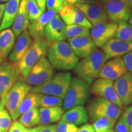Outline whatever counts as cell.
Returning a JSON list of instances; mask_svg holds the SVG:
<instances>
[{
	"label": "cell",
	"mask_w": 132,
	"mask_h": 132,
	"mask_svg": "<svg viewBox=\"0 0 132 132\" xmlns=\"http://www.w3.org/2000/svg\"><path fill=\"white\" fill-rule=\"evenodd\" d=\"M114 85L123 106L130 105L132 103V73L127 72L116 80Z\"/></svg>",
	"instance_id": "19"
},
{
	"label": "cell",
	"mask_w": 132,
	"mask_h": 132,
	"mask_svg": "<svg viewBox=\"0 0 132 132\" xmlns=\"http://www.w3.org/2000/svg\"><path fill=\"white\" fill-rule=\"evenodd\" d=\"M57 12L54 10H47L42 14L39 19L29 23L28 31L34 40L45 38L44 29L49 21L54 17Z\"/></svg>",
	"instance_id": "21"
},
{
	"label": "cell",
	"mask_w": 132,
	"mask_h": 132,
	"mask_svg": "<svg viewBox=\"0 0 132 132\" xmlns=\"http://www.w3.org/2000/svg\"><path fill=\"white\" fill-rule=\"evenodd\" d=\"M122 59L127 70L132 73V51L125 54Z\"/></svg>",
	"instance_id": "40"
},
{
	"label": "cell",
	"mask_w": 132,
	"mask_h": 132,
	"mask_svg": "<svg viewBox=\"0 0 132 132\" xmlns=\"http://www.w3.org/2000/svg\"><path fill=\"white\" fill-rule=\"evenodd\" d=\"M63 99L54 95L42 94H40L39 97V106L41 108L47 107L61 106L63 104Z\"/></svg>",
	"instance_id": "33"
},
{
	"label": "cell",
	"mask_w": 132,
	"mask_h": 132,
	"mask_svg": "<svg viewBox=\"0 0 132 132\" xmlns=\"http://www.w3.org/2000/svg\"><path fill=\"white\" fill-rule=\"evenodd\" d=\"M77 3H79V4H96V3H99V1L98 0H77Z\"/></svg>",
	"instance_id": "44"
},
{
	"label": "cell",
	"mask_w": 132,
	"mask_h": 132,
	"mask_svg": "<svg viewBox=\"0 0 132 132\" xmlns=\"http://www.w3.org/2000/svg\"><path fill=\"white\" fill-rule=\"evenodd\" d=\"M128 72L123 59L120 57L113 58L105 62L101 69L98 78L116 80Z\"/></svg>",
	"instance_id": "16"
},
{
	"label": "cell",
	"mask_w": 132,
	"mask_h": 132,
	"mask_svg": "<svg viewBox=\"0 0 132 132\" xmlns=\"http://www.w3.org/2000/svg\"><path fill=\"white\" fill-rule=\"evenodd\" d=\"M4 98L0 102V132H7L11 124V116L5 109Z\"/></svg>",
	"instance_id": "32"
},
{
	"label": "cell",
	"mask_w": 132,
	"mask_h": 132,
	"mask_svg": "<svg viewBox=\"0 0 132 132\" xmlns=\"http://www.w3.org/2000/svg\"><path fill=\"white\" fill-rule=\"evenodd\" d=\"M130 132H132V130H131V131H130Z\"/></svg>",
	"instance_id": "54"
},
{
	"label": "cell",
	"mask_w": 132,
	"mask_h": 132,
	"mask_svg": "<svg viewBox=\"0 0 132 132\" xmlns=\"http://www.w3.org/2000/svg\"><path fill=\"white\" fill-rule=\"evenodd\" d=\"M74 6L83 13L92 25L108 21V18L106 13L100 3L96 4L77 3L74 4Z\"/></svg>",
	"instance_id": "18"
},
{
	"label": "cell",
	"mask_w": 132,
	"mask_h": 132,
	"mask_svg": "<svg viewBox=\"0 0 132 132\" xmlns=\"http://www.w3.org/2000/svg\"><path fill=\"white\" fill-rule=\"evenodd\" d=\"M118 23L111 21L98 23L92 28L90 36L97 47L103 45L115 37Z\"/></svg>",
	"instance_id": "11"
},
{
	"label": "cell",
	"mask_w": 132,
	"mask_h": 132,
	"mask_svg": "<svg viewBox=\"0 0 132 132\" xmlns=\"http://www.w3.org/2000/svg\"><path fill=\"white\" fill-rule=\"evenodd\" d=\"M101 4L111 21L118 23L119 21H127L129 20L132 9L121 0H109Z\"/></svg>",
	"instance_id": "12"
},
{
	"label": "cell",
	"mask_w": 132,
	"mask_h": 132,
	"mask_svg": "<svg viewBox=\"0 0 132 132\" xmlns=\"http://www.w3.org/2000/svg\"><path fill=\"white\" fill-rule=\"evenodd\" d=\"M26 11L29 20L31 21V23L34 22L39 19L43 14L35 0H27Z\"/></svg>",
	"instance_id": "34"
},
{
	"label": "cell",
	"mask_w": 132,
	"mask_h": 132,
	"mask_svg": "<svg viewBox=\"0 0 132 132\" xmlns=\"http://www.w3.org/2000/svg\"><path fill=\"white\" fill-rule=\"evenodd\" d=\"M120 119L127 125L130 128V131H131L132 130V106L125 109V111L122 113Z\"/></svg>",
	"instance_id": "36"
},
{
	"label": "cell",
	"mask_w": 132,
	"mask_h": 132,
	"mask_svg": "<svg viewBox=\"0 0 132 132\" xmlns=\"http://www.w3.org/2000/svg\"><path fill=\"white\" fill-rule=\"evenodd\" d=\"M89 85L80 78H72L70 86L64 98L63 110L67 111L78 105L86 103L89 97Z\"/></svg>",
	"instance_id": "5"
},
{
	"label": "cell",
	"mask_w": 132,
	"mask_h": 132,
	"mask_svg": "<svg viewBox=\"0 0 132 132\" xmlns=\"http://www.w3.org/2000/svg\"><path fill=\"white\" fill-rule=\"evenodd\" d=\"M39 97L40 94L32 91L29 92L19 105L15 115L14 120H16L21 115L31 109L39 107Z\"/></svg>",
	"instance_id": "27"
},
{
	"label": "cell",
	"mask_w": 132,
	"mask_h": 132,
	"mask_svg": "<svg viewBox=\"0 0 132 132\" xmlns=\"http://www.w3.org/2000/svg\"><path fill=\"white\" fill-rule=\"evenodd\" d=\"M76 132H95V131L92 125L85 123L81 126L79 128H78V130Z\"/></svg>",
	"instance_id": "42"
},
{
	"label": "cell",
	"mask_w": 132,
	"mask_h": 132,
	"mask_svg": "<svg viewBox=\"0 0 132 132\" xmlns=\"http://www.w3.org/2000/svg\"><path fill=\"white\" fill-rule=\"evenodd\" d=\"M17 63L5 62L0 66V99H4L19 78Z\"/></svg>",
	"instance_id": "9"
},
{
	"label": "cell",
	"mask_w": 132,
	"mask_h": 132,
	"mask_svg": "<svg viewBox=\"0 0 132 132\" xmlns=\"http://www.w3.org/2000/svg\"><path fill=\"white\" fill-rule=\"evenodd\" d=\"M5 6H6V4H4V3H3V4H0V24H1V21H2Z\"/></svg>",
	"instance_id": "45"
},
{
	"label": "cell",
	"mask_w": 132,
	"mask_h": 132,
	"mask_svg": "<svg viewBox=\"0 0 132 132\" xmlns=\"http://www.w3.org/2000/svg\"><path fill=\"white\" fill-rule=\"evenodd\" d=\"M9 0H0V4H3L5 2H7Z\"/></svg>",
	"instance_id": "51"
},
{
	"label": "cell",
	"mask_w": 132,
	"mask_h": 132,
	"mask_svg": "<svg viewBox=\"0 0 132 132\" xmlns=\"http://www.w3.org/2000/svg\"><path fill=\"white\" fill-rule=\"evenodd\" d=\"M53 75L54 67L48 59L43 57L34 65L24 80L29 85L37 86L48 81Z\"/></svg>",
	"instance_id": "8"
},
{
	"label": "cell",
	"mask_w": 132,
	"mask_h": 132,
	"mask_svg": "<svg viewBox=\"0 0 132 132\" xmlns=\"http://www.w3.org/2000/svg\"><path fill=\"white\" fill-rule=\"evenodd\" d=\"M89 29L78 24H70L65 26V37L69 39L71 38L81 37V36H90Z\"/></svg>",
	"instance_id": "29"
},
{
	"label": "cell",
	"mask_w": 132,
	"mask_h": 132,
	"mask_svg": "<svg viewBox=\"0 0 132 132\" xmlns=\"http://www.w3.org/2000/svg\"><path fill=\"white\" fill-rule=\"evenodd\" d=\"M115 37L120 40L132 42V26L127 21H119Z\"/></svg>",
	"instance_id": "30"
},
{
	"label": "cell",
	"mask_w": 132,
	"mask_h": 132,
	"mask_svg": "<svg viewBox=\"0 0 132 132\" xmlns=\"http://www.w3.org/2000/svg\"><path fill=\"white\" fill-rule=\"evenodd\" d=\"M31 89L32 87L23 78H19L5 97L4 106L13 120L19 105Z\"/></svg>",
	"instance_id": "7"
},
{
	"label": "cell",
	"mask_w": 132,
	"mask_h": 132,
	"mask_svg": "<svg viewBox=\"0 0 132 132\" xmlns=\"http://www.w3.org/2000/svg\"><path fill=\"white\" fill-rule=\"evenodd\" d=\"M98 1H99V3H100V4H103V3H105L106 1H109V0H98Z\"/></svg>",
	"instance_id": "50"
},
{
	"label": "cell",
	"mask_w": 132,
	"mask_h": 132,
	"mask_svg": "<svg viewBox=\"0 0 132 132\" xmlns=\"http://www.w3.org/2000/svg\"><path fill=\"white\" fill-rule=\"evenodd\" d=\"M47 53L49 62L57 70H72L79 61L70 46L65 41L55 42L48 46Z\"/></svg>",
	"instance_id": "1"
},
{
	"label": "cell",
	"mask_w": 132,
	"mask_h": 132,
	"mask_svg": "<svg viewBox=\"0 0 132 132\" xmlns=\"http://www.w3.org/2000/svg\"><path fill=\"white\" fill-rule=\"evenodd\" d=\"M72 79V75L69 72H59L45 83L34 86L31 91L42 94L54 95L64 99Z\"/></svg>",
	"instance_id": "4"
},
{
	"label": "cell",
	"mask_w": 132,
	"mask_h": 132,
	"mask_svg": "<svg viewBox=\"0 0 132 132\" xmlns=\"http://www.w3.org/2000/svg\"><path fill=\"white\" fill-rule=\"evenodd\" d=\"M61 1L62 3V5H64L65 3V0H60Z\"/></svg>",
	"instance_id": "53"
},
{
	"label": "cell",
	"mask_w": 132,
	"mask_h": 132,
	"mask_svg": "<svg viewBox=\"0 0 132 132\" xmlns=\"http://www.w3.org/2000/svg\"><path fill=\"white\" fill-rule=\"evenodd\" d=\"M32 43V37L28 30L26 29L18 37L9 57L10 61L18 63L31 47Z\"/></svg>",
	"instance_id": "20"
},
{
	"label": "cell",
	"mask_w": 132,
	"mask_h": 132,
	"mask_svg": "<svg viewBox=\"0 0 132 132\" xmlns=\"http://www.w3.org/2000/svg\"><path fill=\"white\" fill-rule=\"evenodd\" d=\"M102 48L106 60L120 57L132 51V42L115 38L108 41Z\"/></svg>",
	"instance_id": "15"
},
{
	"label": "cell",
	"mask_w": 132,
	"mask_h": 132,
	"mask_svg": "<svg viewBox=\"0 0 132 132\" xmlns=\"http://www.w3.org/2000/svg\"><path fill=\"white\" fill-rule=\"evenodd\" d=\"M62 6V3L60 0H46V7L48 10H54L59 12Z\"/></svg>",
	"instance_id": "37"
},
{
	"label": "cell",
	"mask_w": 132,
	"mask_h": 132,
	"mask_svg": "<svg viewBox=\"0 0 132 132\" xmlns=\"http://www.w3.org/2000/svg\"><path fill=\"white\" fill-rule=\"evenodd\" d=\"M56 124H49L41 125L40 130L38 132H56Z\"/></svg>",
	"instance_id": "41"
},
{
	"label": "cell",
	"mask_w": 132,
	"mask_h": 132,
	"mask_svg": "<svg viewBox=\"0 0 132 132\" xmlns=\"http://www.w3.org/2000/svg\"><path fill=\"white\" fill-rule=\"evenodd\" d=\"M41 125L36 127L35 128H27L26 130L24 132H38L39 130H40Z\"/></svg>",
	"instance_id": "46"
},
{
	"label": "cell",
	"mask_w": 132,
	"mask_h": 132,
	"mask_svg": "<svg viewBox=\"0 0 132 132\" xmlns=\"http://www.w3.org/2000/svg\"><path fill=\"white\" fill-rule=\"evenodd\" d=\"M103 132H116L114 131V130H113V129H111L110 130H108V131H103Z\"/></svg>",
	"instance_id": "52"
},
{
	"label": "cell",
	"mask_w": 132,
	"mask_h": 132,
	"mask_svg": "<svg viewBox=\"0 0 132 132\" xmlns=\"http://www.w3.org/2000/svg\"><path fill=\"white\" fill-rule=\"evenodd\" d=\"M68 44L78 58H84L94 52L97 46L90 36H81L68 39Z\"/></svg>",
	"instance_id": "17"
},
{
	"label": "cell",
	"mask_w": 132,
	"mask_h": 132,
	"mask_svg": "<svg viewBox=\"0 0 132 132\" xmlns=\"http://www.w3.org/2000/svg\"><path fill=\"white\" fill-rule=\"evenodd\" d=\"M87 113L90 120L94 122L102 118L118 119L122 113V110L106 99L97 97L89 102L87 105Z\"/></svg>",
	"instance_id": "6"
},
{
	"label": "cell",
	"mask_w": 132,
	"mask_h": 132,
	"mask_svg": "<svg viewBox=\"0 0 132 132\" xmlns=\"http://www.w3.org/2000/svg\"><path fill=\"white\" fill-rule=\"evenodd\" d=\"M78 130L77 126L72 123L61 120L56 125V132H76Z\"/></svg>",
	"instance_id": "35"
},
{
	"label": "cell",
	"mask_w": 132,
	"mask_h": 132,
	"mask_svg": "<svg viewBox=\"0 0 132 132\" xmlns=\"http://www.w3.org/2000/svg\"><path fill=\"white\" fill-rule=\"evenodd\" d=\"M106 61L102 50L96 49L77 63L75 67V73L78 78L90 85L98 78L99 73Z\"/></svg>",
	"instance_id": "2"
},
{
	"label": "cell",
	"mask_w": 132,
	"mask_h": 132,
	"mask_svg": "<svg viewBox=\"0 0 132 132\" xmlns=\"http://www.w3.org/2000/svg\"><path fill=\"white\" fill-rule=\"evenodd\" d=\"M59 13L61 19L67 25L78 24L89 29L92 28V24L86 19L83 13L74 5H62Z\"/></svg>",
	"instance_id": "14"
},
{
	"label": "cell",
	"mask_w": 132,
	"mask_h": 132,
	"mask_svg": "<svg viewBox=\"0 0 132 132\" xmlns=\"http://www.w3.org/2000/svg\"><path fill=\"white\" fill-rule=\"evenodd\" d=\"M123 3H125L127 6L132 9V0H121Z\"/></svg>",
	"instance_id": "47"
},
{
	"label": "cell",
	"mask_w": 132,
	"mask_h": 132,
	"mask_svg": "<svg viewBox=\"0 0 132 132\" xmlns=\"http://www.w3.org/2000/svg\"><path fill=\"white\" fill-rule=\"evenodd\" d=\"M19 122L27 128H30L40 124L39 110L34 108L20 116Z\"/></svg>",
	"instance_id": "28"
},
{
	"label": "cell",
	"mask_w": 132,
	"mask_h": 132,
	"mask_svg": "<svg viewBox=\"0 0 132 132\" xmlns=\"http://www.w3.org/2000/svg\"><path fill=\"white\" fill-rule=\"evenodd\" d=\"M26 129L27 128L24 127L19 121L14 120V122L10 126L7 132H24Z\"/></svg>",
	"instance_id": "38"
},
{
	"label": "cell",
	"mask_w": 132,
	"mask_h": 132,
	"mask_svg": "<svg viewBox=\"0 0 132 132\" xmlns=\"http://www.w3.org/2000/svg\"><path fill=\"white\" fill-rule=\"evenodd\" d=\"M65 26L64 22L57 14L49 21L44 29V36L48 46L55 42L65 40Z\"/></svg>",
	"instance_id": "13"
},
{
	"label": "cell",
	"mask_w": 132,
	"mask_h": 132,
	"mask_svg": "<svg viewBox=\"0 0 132 132\" xmlns=\"http://www.w3.org/2000/svg\"><path fill=\"white\" fill-rule=\"evenodd\" d=\"M116 132H130V128L122 120L119 119L114 127Z\"/></svg>",
	"instance_id": "39"
},
{
	"label": "cell",
	"mask_w": 132,
	"mask_h": 132,
	"mask_svg": "<svg viewBox=\"0 0 132 132\" xmlns=\"http://www.w3.org/2000/svg\"><path fill=\"white\" fill-rule=\"evenodd\" d=\"M88 118L86 108L82 105H78L67 110L61 120L77 127L86 123L88 122Z\"/></svg>",
	"instance_id": "22"
},
{
	"label": "cell",
	"mask_w": 132,
	"mask_h": 132,
	"mask_svg": "<svg viewBox=\"0 0 132 132\" xmlns=\"http://www.w3.org/2000/svg\"><path fill=\"white\" fill-rule=\"evenodd\" d=\"M27 0H21L17 14L12 24V29L16 37H19L24 30L27 29L29 24V20L26 11Z\"/></svg>",
	"instance_id": "23"
},
{
	"label": "cell",
	"mask_w": 132,
	"mask_h": 132,
	"mask_svg": "<svg viewBox=\"0 0 132 132\" xmlns=\"http://www.w3.org/2000/svg\"><path fill=\"white\" fill-rule=\"evenodd\" d=\"M16 36L11 29L0 31V53L3 58H6L14 47Z\"/></svg>",
	"instance_id": "26"
},
{
	"label": "cell",
	"mask_w": 132,
	"mask_h": 132,
	"mask_svg": "<svg viewBox=\"0 0 132 132\" xmlns=\"http://www.w3.org/2000/svg\"><path fill=\"white\" fill-rule=\"evenodd\" d=\"M3 57L2 56V55H1V54L0 53V66L1 65V64H2V62L3 61Z\"/></svg>",
	"instance_id": "49"
},
{
	"label": "cell",
	"mask_w": 132,
	"mask_h": 132,
	"mask_svg": "<svg viewBox=\"0 0 132 132\" xmlns=\"http://www.w3.org/2000/svg\"><path fill=\"white\" fill-rule=\"evenodd\" d=\"M0 102H1V99H0Z\"/></svg>",
	"instance_id": "55"
},
{
	"label": "cell",
	"mask_w": 132,
	"mask_h": 132,
	"mask_svg": "<svg viewBox=\"0 0 132 132\" xmlns=\"http://www.w3.org/2000/svg\"><path fill=\"white\" fill-rule=\"evenodd\" d=\"M21 0H9L5 6L4 14L0 24V31L9 28L12 25L19 11Z\"/></svg>",
	"instance_id": "24"
},
{
	"label": "cell",
	"mask_w": 132,
	"mask_h": 132,
	"mask_svg": "<svg viewBox=\"0 0 132 132\" xmlns=\"http://www.w3.org/2000/svg\"><path fill=\"white\" fill-rule=\"evenodd\" d=\"M64 114V110L60 106L40 108L39 109L40 125H49L58 122Z\"/></svg>",
	"instance_id": "25"
},
{
	"label": "cell",
	"mask_w": 132,
	"mask_h": 132,
	"mask_svg": "<svg viewBox=\"0 0 132 132\" xmlns=\"http://www.w3.org/2000/svg\"><path fill=\"white\" fill-rule=\"evenodd\" d=\"M42 12L44 13L46 9V0H35Z\"/></svg>",
	"instance_id": "43"
},
{
	"label": "cell",
	"mask_w": 132,
	"mask_h": 132,
	"mask_svg": "<svg viewBox=\"0 0 132 132\" xmlns=\"http://www.w3.org/2000/svg\"><path fill=\"white\" fill-rule=\"evenodd\" d=\"M128 21H129V24L132 26V12L131 14V15H130V16Z\"/></svg>",
	"instance_id": "48"
},
{
	"label": "cell",
	"mask_w": 132,
	"mask_h": 132,
	"mask_svg": "<svg viewBox=\"0 0 132 132\" xmlns=\"http://www.w3.org/2000/svg\"><path fill=\"white\" fill-rule=\"evenodd\" d=\"M117 119L110 118H102L93 122L92 126L95 132H103L113 128Z\"/></svg>",
	"instance_id": "31"
},
{
	"label": "cell",
	"mask_w": 132,
	"mask_h": 132,
	"mask_svg": "<svg viewBox=\"0 0 132 132\" xmlns=\"http://www.w3.org/2000/svg\"><path fill=\"white\" fill-rule=\"evenodd\" d=\"M48 45L45 38L34 40L31 47L17 63L19 74L24 79L28 75L34 65L43 57H45Z\"/></svg>",
	"instance_id": "3"
},
{
	"label": "cell",
	"mask_w": 132,
	"mask_h": 132,
	"mask_svg": "<svg viewBox=\"0 0 132 132\" xmlns=\"http://www.w3.org/2000/svg\"><path fill=\"white\" fill-rule=\"evenodd\" d=\"M90 91L95 96L103 98L122 108L123 105L116 92L114 82L108 79L99 78L92 84Z\"/></svg>",
	"instance_id": "10"
}]
</instances>
